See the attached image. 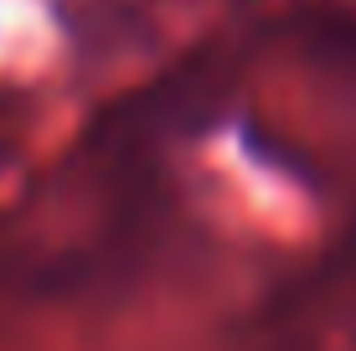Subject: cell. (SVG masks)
Instances as JSON below:
<instances>
[{
  "mask_svg": "<svg viewBox=\"0 0 356 351\" xmlns=\"http://www.w3.org/2000/svg\"><path fill=\"white\" fill-rule=\"evenodd\" d=\"M21 145H26V99L0 83V171L21 155Z\"/></svg>",
  "mask_w": 356,
  "mask_h": 351,
  "instance_id": "1",
  "label": "cell"
}]
</instances>
